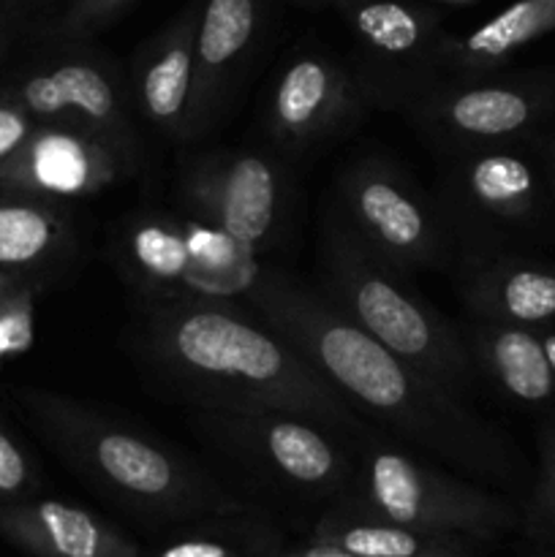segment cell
I'll return each mask as SVG.
<instances>
[{"label": "cell", "mask_w": 555, "mask_h": 557, "mask_svg": "<svg viewBox=\"0 0 555 557\" xmlns=\"http://www.w3.org/2000/svg\"><path fill=\"white\" fill-rule=\"evenodd\" d=\"M248 305L313 362L354 411L455 466L488 473L506 466L504 438L488 419L381 346L321 292L270 270Z\"/></svg>", "instance_id": "obj_1"}, {"label": "cell", "mask_w": 555, "mask_h": 557, "mask_svg": "<svg viewBox=\"0 0 555 557\" xmlns=\"http://www.w3.org/2000/svg\"><path fill=\"white\" fill-rule=\"evenodd\" d=\"M141 348L199 406L288 411L346 441L368 430L313 362L250 305H150Z\"/></svg>", "instance_id": "obj_2"}, {"label": "cell", "mask_w": 555, "mask_h": 557, "mask_svg": "<svg viewBox=\"0 0 555 557\" xmlns=\"http://www.w3.org/2000/svg\"><path fill=\"white\" fill-rule=\"evenodd\" d=\"M321 294L370 337L455 395L466 397L479 375L462 332L419 297L406 272L370 253L335 215L319 248Z\"/></svg>", "instance_id": "obj_3"}, {"label": "cell", "mask_w": 555, "mask_h": 557, "mask_svg": "<svg viewBox=\"0 0 555 557\" xmlns=\"http://www.w3.org/2000/svg\"><path fill=\"white\" fill-rule=\"evenodd\" d=\"M41 438L107 493L158 511H188L215 500L207 479L177 451L74 397L22 392Z\"/></svg>", "instance_id": "obj_4"}, {"label": "cell", "mask_w": 555, "mask_h": 557, "mask_svg": "<svg viewBox=\"0 0 555 557\" xmlns=\"http://www.w3.org/2000/svg\"><path fill=\"white\" fill-rule=\"evenodd\" d=\"M114 261L152 305L250 302L267 277L259 250L190 215L136 212L114 234Z\"/></svg>", "instance_id": "obj_5"}, {"label": "cell", "mask_w": 555, "mask_h": 557, "mask_svg": "<svg viewBox=\"0 0 555 557\" xmlns=\"http://www.w3.org/2000/svg\"><path fill=\"white\" fill-rule=\"evenodd\" d=\"M332 215L395 270H441L455 253V237L439 199L419 188L403 169L368 156L343 169Z\"/></svg>", "instance_id": "obj_6"}, {"label": "cell", "mask_w": 555, "mask_h": 557, "mask_svg": "<svg viewBox=\"0 0 555 557\" xmlns=\"http://www.w3.org/2000/svg\"><path fill=\"white\" fill-rule=\"evenodd\" d=\"M351 476L362 509L417 531L490 533L509 520L506 506L490 495L444 476L406 449L386 444L384 435L365 430Z\"/></svg>", "instance_id": "obj_7"}, {"label": "cell", "mask_w": 555, "mask_h": 557, "mask_svg": "<svg viewBox=\"0 0 555 557\" xmlns=\"http://www.w3.org/2000/svg\"><path fill=\"white\" fill-rule=\"evenodd\" d=\"M337 9L357 38L351 65L370 107L406 114L446 79L439 16L406 0H343Z\"/></svg>", "instance_id": "obj_8"}, {"label": "cell", "mask_w": 555, "mask_h": 557, "mask_svg": "<svg viewBox=\"0 0 555 557\" xmlns=\"http://www.w3.org/2000/svg\"><path fill=\"white\" fill-rule=\"evenodd\" d=\"M196 428L239 462L288 487L326 493L351 479L354 460L337 444L346 438L297 413L201 406Z\"/></svg>", "instance_id": "obj_9"}, {"label": "cell", "mask_w": 555, "mask_h": 557, "mask_svg": "<svg viewBox=\"0 0 555 557\" xmlns=\"http://www.w3.org/2000/svg\"><path fill=\"white\" fill-rule=\"evenodd\" d=\"M544 172L517 145L457 150L446 166L439 205L455 245H466L462 264L493 256V239L536 221L544 196Z\"/></svg>", "instance_id": "obj_10"}, {"label": "cell", "mask_w": 555, "mask_h": 557, "mask_svg": "<svg viewBox=\"0 0 555 557\" xmlns=\"http://www.w3.org/2000/svg\"><path fill=\"white\" fill-rule=\"evenodd\" d=\"M177 194L185 215L223 228L259 253L281 237L292 199L286 169L256 150L190 156L180 169Z\"/></svg>", "instance_id": "obj_11"}, {"label": "cell", "mask_w": 555, "mask_h": 557, "mask_svg": "<svg viewBox=\"0 0 555 557\" xmlns=\"http://www.w3.org/2000/svg\"><path fill=\"white\" fill-rule=\"evenodd\" d=\"M3 90L36 123L65 120L101 134L134 172L141 158L131 87L103 52L69 49L20 71Z\"/></svg>", "instance_id": "obj_12"}, {"label": "cell", "mask_w": 555, "mask_h": 557, "mask_svg": "<svg viewBox=\"0 0 555 557\" xmlns=\"http://www.w3.org/2000/svg\"><path fill=\"white\" fill-rule=\"evenodd\" d=\"M555 109V76L493 79L452 76L419 98L406 117L439 145L457 150L517 145Z\"/></svg>", "instance_id": "obj_13"}, {"label": "cell", "mask_w": 555, "mask_h": 557, "mask_svg": "<svg viewBox=\"0 0 555 557\" xmlns=\"http://www.w3.org/2000/svg\"><path fill=\"white\" fill-rule=\"evenodd\" d=\"M128 172V163L101 134L65 120H44L0 166V190L60 205L101 194Z\"/></svg>", "instance_id": "obj_14"}, {"label": "cell", "mask_w": 555, "mask_h": 557, "mask_svg": "<svg viewBox=\"0 0 555 557\" xmlns=\"http://www.w3.org/2000/svg\"><path fill=\"white\" fill-rule=\"evenodd\" d=\"M370 109L351 65L330 54H297L267 98V134L283 150L303 152L351 128Z\"/></svg>", "instance_id": "obj_15"}, {"label": "cell", "mask_w": 555, "mask_h": 557, "mask_svg": "<svg viewBox=\"0 0 555 557\" xmlns=\"http://www.w3.org/2000/svg\"><path fill=\"white\" fill-rule=\"evenodd\" d=\"M201 0L185 5L161 33L141 44L131 63V98L136 112L177 145L194 141L196 27Z\"/></svg>", "instance_id": "obj_16"}, {"label": "cell", "mask_w": 555, "mask_h": 557, "mask_svg": "<svg viewBox=\"0 0 555 557\" xmlns=\"http://www.w3.org/2000/svg\"><path fill=\"white\" fill-rule=\"evenodd\" d=\"M261 25V0H201L196 27L194 141L205 136L243 76Z\"/></svg>", "instance_id": "obj_17"}, {"label": "cell", "mask_w": 555, "mask_h": 557, "mask_svg": "<svg viewBox=\"0 0 555 557\" xmlns=\"http://www.w3.org/2000/svg\"><path fill=\"white\" fill-rule=\"evenodd\" d=\"M462 305L479 321L555 326V264L528 256H490L462 272Z\"/></svg>", "instance_id": "obj_18"}, {"label": "cell", "mask_w": 555, "mask_h": 557, "mask_svg": "<svg viewBox=\"0 0 555 557\" xmlns=\"http://www.w3.org/2000/svg\"><path fill=\"white\" fill-rule=\"evenodd\" d=\"M0 533L38 557H134V544L107 522L60 500L0 504Z\"/></svg>", "instance_id": "obj_19"}, {"label": "cell", "mask_w": 555, "mask_h": 557, "mask_svg": "<svg viewBox=\"0 0 555 557\" xmlns=\"http://www.w3.org/2000/svg\"><path fill=\"white\" fill-rule=\"evenodd\" d=\"M473 364L490 384L522 406L555 400V370L544 351L542 332L501 321L471 319L462 326Z\"/></svg>", "instance_id": "obj_20"}, {"label": "cell", "mask_w": 555, "mask_h": 557, "mask_svg": "<svg viewBox=\"0 0 555 557\" xmlns=\"http://www.w3.org/2000/svg\"><path fill=\"white\" fill-rule=\"evenodd\" d=\"M74 250V223L63 207L0 190V275H47L69 261Z\"/></svg>", "instance_id": "obj_21"}, {"label": "cell", "mask_w": 555, "mask_h": 557, "mask_svg": "<svg viewBox=\"0 0 555 557\" xmlns=\"http://www.w3.org/2000/svg\"><path fill=\"white\" fill-rule=\"evenodd\" d=\"M550 30H555V0H517L468 36L446 33L441 52L446 79L495 74L511 54Z\"/></svg>", "instance_id": "obj_22"}, {"label": "cell", "mask_w": 555, "mask_h": 557, "mask_svg": "<svg viewBox=\"0 0 555 557\" xmlns=\"http://www.w3.org/2000/svg\"><path fill=\"white\" fill-rule=\"evenodd\" d=\"M319 542L357 557H457L439 533L397 525L368 509L357 517L343 515L326 520L319 528Z\"/></svg>", "instance_id": "obj_23"}, {"label": "cell", "mask_w": 555, "mask_h": 557, "mask_svg": "<svg viewBox=\"0 0 555 557\" xmlns=\"http://www.w3.org/2000/svg\"><path fill=\"white\" fill-rule=\"evenodd\" d=\"M33 277L0 275V362L33 343Z\"/></svg>", "instance_id": "obj_24"}, {"label": "cell", "mask_w": 555, "mask_h": 557, "mask_svg": "<svg viewBox=\"0 0 555 557\" xmlns=\"http://www.w3.org/2000/svg\"><path fill=\"white\" fill-rule=\"evenodd\" d=\"M134 0H69L52 25V36L63 41H82L118 20Z\"/></svg>", "instance_id": "obj_25"}, {"label": "cell", "mask_w": 555, "mask_h": 557, "mask_svg": "<svg viewBox=\"0 0 555 557\" xmlns=\"http://www.w3.org/2000/svg\"><path fill=\"white\" fill-rule=\"evenodd\" d=\"M36 466L20 441L0 424V504L30 498L36 487Z\"/></svg>", "instance_id": "obj_26"}, {"label": "cell", "mask_w": 555, "mask_h": 557, "mask_svg": "<svg viewBox=\"0 0 555 557\" xmlns=\"http://www.w3.org/2000/svg\"><path fill=\"white\" fill-rule=\"evenodd\" d=\"M539 457L542 473L536 490V520L547 531H555V419L544 422L539 430Z\"/></svg>", "instance_id": "obj_27"}, {"label": "cell", "mask_w": 555, "mask_h": 557, "mask_svg": "<svg viewBox=\"0 0 555 557\" xmlns=\"http://www.w3.org/2000/svg\"><path fill=\"white\" fill-rule=\"evenodd\" d=\"M36 120L0 87V166L20 150Z\"/></svg>", "instance_id": "obj_28"}, {"label": "cell", "mask_w": 555, "mask_h": 557, "mask_svg": "<svg viewBox=\"0 0 555 557\" xmlns=\"http://www.w3.org/2000/svg\"><path fill=\"white\" fill-rule=\"evenodd\" d=\"M161 557H239L237 547H229L212 539H188V542L172 544L161 553Z\"/></svg>", "instance_id": "obj_29"}, {"label": "cell", "mask_w": 555, "mask_h": 557, "mask_svg": "<svg viewBox=\"0 0 555 557\" xmlns=\"http://www.w3.org/2000/svg\"><path fill=\"white\" fill-rule=\"evenodd\" d=\"M288 557H357V555H351V553H346V549H341V547H332V544H324V542H321L319 547L303 549V553H297V555H288Z\"/></svg>", "instance_id": "obj_30"}, {"label": "cell", "mask_w": 555, "mask_h": 557, "mask_svg": "<svg viewBox=\"0 0 555 557\" xmlns=\"http://www.w3.org/2000/svg\"><path fill=\"white\" fill-rule=\"evenodd\" d=\"M544 177H547L550 194L555 196V136L544 147Z\"/></svg>", "instance_id": "obj_31"}, {"label": "cell", "mask_w": 555, "mask_h": 557, "mask_svg": "<svg viewBox=\"0 0 555 557\" xmlns=\"http://www.w3.org/2000/svg\"><path fill=\"white\" fill-rule=\"evenodd\" d=\"M25 5H27V0H0V36H3L5 25H9L11 14L20 9H25Z\"/></svg>", "instance_id": "obj_32"}, {"label": "cell", "mask_w": 555, "mask_h": 557, "mask_svg": "<svg viewBox=\"0 0 555 557\" xmlns=\"http://www.w3.org/2000/svg\"><path fill=\"white\" fill-rule=\"evenodd\" d=\"M542 341H544V351H547L550 364L555 370V330H542Z\"/></svg>", "instance_id": "obj_33"}, {"label": "cell", "mask_w": 555, "mask_h": 557, "mask_svg": "<svg viewBox=\"0 0 555 557\" xmlns=\"http://www.w3.org/2000/svg\"><path fill=\"white\" fill-rule=\"evenodd\" d=\"M439 3H452V5H468V3H473V0H439Z\"/></svg>", "instance_id": "obj_34"}, {"label": "cell", "mask_w": 555, "mask_h": 557, "mask_svg": "<svg viewBox=\"0 0 555 557\" xmlns=\"http://www.w3.org/2000/svg\"><path fill=\"white\" fill-rule=\"evenodd\" d=\"M41 3H47V0H27V5H41Z\"/></svg>", "instance_id": "obj_35"}, {"label": "cell", "mask_w": 555, "mask_h": 557, "mask_svg": "<svg viewBox=\"0 0 555 557\" xmlns=\"http://www.w3.org/2000/svg\"><path fill=\"white\" fill-rule=\"evenodd\" d=\"M321 3H335L337 5V3H343V0H321Z\"/></svg>", "instance_id": "obj_36"}]
</instances>
